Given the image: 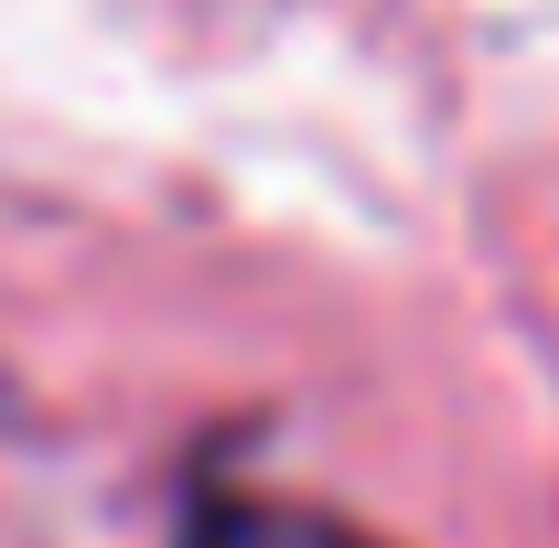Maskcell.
Wrapping results in <instances>:
<instances>
[{
    "instance_id": "6da1fadb",
    "label": "cell",
    "mask_w": 559,
    "mask_h": 548,
    "mask_svg": "<svg viewBox=\"0 0 559 548\" xmlns=\"http://www.w3.org/2000/svg\"><path fill=\"white\" fill-rule=\"evenodd\" d=\"M183 548H377L366 527L323 516V505H290V495H194L183 505Z\"/></svg>"
}]
</instances>
